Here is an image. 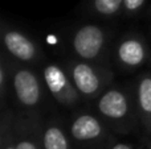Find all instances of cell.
<instances>
[{
    "mask_svg": "<svg viewBox=\"0 0 151 149\" xmlns=\"http://www.w3.org/2000/svg\"><path fill=\"white\" fill-rule=\"evenodd\" d=\"M42 145L44 149H74L68 128H65L57 119H49L44 123Z\"/></svg>",
    "mask_w": 151,
    "mask_h": 149,
    "instance_id": "11",
    "label": "cell"
},
{
    "mask_svg": "<svg viewBox=\"0 0 151 149\" xmlns=\"http://www.w3.org/2000/svg\"><path fill=\"white\" fill-rule=\"evenodd\" d=\"M42 81L50 96L64 107H74L81 99L68 70L58 63H47L42 69Z\"/></svg>",
    "mask_w": 151,
    "mask_h": 149,
    "instance_id": "6",
    "label": "cell"
},
{
    "mask_svg": "<svg viewBox=\"0 0 151 149\" xmlns=\"http://www.w3.org/2000/svg\"><path fill=\"white\" fill-rule=\"evenodd\" d=\"M68 131L73 143L80 147L91 149H105L113 137V129L101 115L89 111H81L72 116Z\"/></svg>",
    "mask_w": 151,
    "mask_h": 149,
    "instance_id": "3",
    "label": "cell"
},
{
    "mask_svg": "<svg viewBox=\"0 0 151 149\" xmlns=\"http://www.w3.org/2000/svg\"><path fill=\"white\" fill-rule=\"evenodd\" d=\"M145 4H146V0H125L123 1L122 15H125V16L138 15Z\"/></svg>",
    "mask_w": 151,
    "mask_h": 149,
    "instance_id": "15",
    "label": "cell"
},
{
    "mask_svg": "<svg viewBox=\"0 0 151 149\" xmlns=\"http://www.w3.org/2000/svg\"><path fill=\"white\" fill-rule=\"evenodd\" d=\"M0 114V149H17L13 132L15 112L11 107L3 108Z\"/></svg>",
    "mask_w": 151,
    "mask_h": 149,
    "instance_id": "13",
    "label": "cell"
},
{
    "mask_svg": "<svg viewBox=\"0 0 151 149\" xmlns=\"http://www.w3.org/2000/svg\"><path fill=\"white\" fill-rule=\"evenodd\" d=\"M105 149H137L135 147H133L131 144L125 141H121V140H117L114 136L110 139V141L106 144ZM138 149H143V148H138Z\"/></svg>",
    "mask_w": 151,
    "mask_h": 149,
    "instance_id": "16",
    "label": "cell"
},
{
    "mask_svg": "<svg viewBox=\"0 0 151 149\" xmlns=\"http://www.w3.org/2000/svg\"><path fill=\"white\" fill-rule=\"evenodd\" d=\"M143 149H151V140H149V141H146V144L142 147Z\"/></svg>",
    "mask_w": 151,
    "mask_h": 149,
    "instance_id": "17",
    "label": "cell"
},
{
    "mask_svg": "<svg viewBox=\"0 0 151 149\" xmlns=\"http://www.w3.org/2000/svg\"><path fill=\"white\" fill-rule=\"evenodd\" d=\"M66 70L81 98L88 100L98 99L99 95L110 87L114 78L110 69L78 58L66 63Z\"/></svg>",
    "mask_w": 151,
    "mask_h": 149,
    "instance_id": "2",
    "label": "cell"
},
{
    "mask_svg": "<svg viewBox=\"0 0 151 149\" xmlns=\"http://www.w3.org/2000/svg\"><path fill=\"white\" fill-rule=\"evenodd\" d=\"M97 114L118 133H127L139 120L135 99L131 94L119 87H109L96 102Z\"/></svg>",
    "mask_w": 151,
    "mask_h": 149,
    "instance_id": "1",
    "label": "cell"
},
{
    "mask_svg": "<svg viewBox=\"0 0 151 149\" xmlns=\"http://www.w3.org/2000/svg\"><path fill=\"white\" fill-rule=\"evenodd\" d=\"M107 45V32L97 24L78 26L70 37V46L76 58L97 62L104 57Z\"/></svg>",
    "mask_w": 151,
    "mask_h": 149,
    "instance_id": "5",
    "label": "cell"
},
{
    "mask_svg": "<svg viewBox=\"0 0 151 149\" xmlns=\"http://www.w3.org/2000/svg\"><path fill=\"white\" fill-rule=\"evenodd\" d=\"M138 118L146 133L151 136V74L145 73L137 79L134 89Z\"/></svg>",
    "mask_w": 151,
    "mask_h": 149,
    "instance_id": "10",
    "label": "cell"
},
{
    "mask_svg": "<svg viewBox=\"0 0 151 149\" xmlns=\"http://www.w3.org/2000/svg\"><path fill=\"white\" fill-rule=\"evenodd\" d=\"M42 123L40 114L21 111L15 114L13 132L17 149H44L42 145Z\"/></svg>",
    "mask_w": 151,
    "mask_h": 149,
    "instance_id": "8",
    "label": "cell"
},
{
    "mask_svg": "<svg viewBox=\"0 0 151 149\" xmlns=\"http://www.w3.org/2000/svg\"><path fill=\"white\" fill-rule=\"evenodd\" d=\"M150 49L142 36L130 33L119 40L115 49V60L123 69L134 70L149 61Z\"/></svg>",
    "mask_w": 151,
    "mask_h": 149,
    "instance_id": "9",
    "label": "cell"
},
{
    "mask_svg": "<svg viewBox=\"0 0 151 149\" xmlns=\"http://www.w3.org/2000/svg\"><path fill=\"white\" fill-rule=\"evenodd\" d=\"M1 42L4 52L20 63H33L41 57V49L37 42L7 23L1 24Z\"/></svg>",
    "mask_w": 151,
    "mask_h": 149,
    "instance_id": "7",
    "label": "cell"
},
{
    "mask_svg": "<svg viewBox=\"0 0 151 149\" xmlns=\"http://www.w3.org/2000/svg\"><path fill=\"white\" fill-rule=\"evenodd\" d=\"M125 0H90V12L99 17H114L122 13Z\"/></svg>",
    "mask_w": 151,
    "mask_h": 149,
    "instance_id": "14",
    "label": "cell"
},
{
    "mask_svg": "<svg viewBox=\"0 0 151 149\" xmlns=\"http://www.w3.org/2000/svg\"><path fill=\"white\" fill-rule=\"evenodd\" d=\"M13 67L15 63L11 61V57L5 52L1 54V61H0V110L7 108V98L9 91L12 90V75H13Z\"/></svg>",
    "mask_w": 151,
    "mask_h": 149,
    "instance_id": "12",
    "label": "cell"
},
{
    "mask_svg": "<svg viewBox=\"0 0 151 149\" xmlns=\"http://www.w3.org/2000/svg\"><path fill=\"white\" fill-rule=\"evenodd\" d=\"M150 16H151V8H150Z\"/></svg>",
    "mask_w": 151,
    "mask_h": 149,
    "instance_id": "18",
    "label": "cell"
},
{
    "mask_svg": "<svg viewBox=\"0 0 151 149\" xmlns=\"http://www.w3.org/2000/svg\"><path fill=\"white\" fill-rule=\"evenodd\" d=\"M44 81L27 66L13 67L12 75V92L21 111L36 112L42 104L45 98Z\"/></svg>",
    "mask_w": 151,
    "mask_h": 149,
    "instance_id": "4",
    "label": "cell"
}]
</instances>
